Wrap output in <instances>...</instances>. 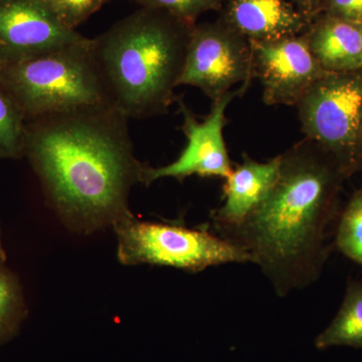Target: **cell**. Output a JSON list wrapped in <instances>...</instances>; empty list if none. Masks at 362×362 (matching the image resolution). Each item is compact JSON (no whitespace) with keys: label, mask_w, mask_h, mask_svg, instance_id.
<instances>
[{"label":"cell","mask_w":362,"mask_h":362,"mask_svg":"<svg viewBox=\"0 0 362 362\" xmlns=\"http://www.w3.org/2000/svg\"><path fill=\"white\" fill-rule=\"evenodd\" d=\"M127 117L111 106L35 119L25 142L59 216L89 230L132 218L131 188L144 164L133 151Z\"/></svg>","instance_id":"obj_1"},{"label":"cell","mask_w":362,"mask_h":362,"mask_svg":"<svg viewBox=\"0 0 362 362\" xmlns=\"http://www.w3.org/2000/svg\"><path fill=\"white\" fill-rule=\"evenodd\" d=\"M280 173L261 206L221 237L251 256L279 297L315 283L327 258L325 230L349 171L305 139L281 154Z\"/></svg>","instance_id":"obj_2"},{"label":"cell","mask_w":362,"mask_h":362,"mask_svg":"<svg viewBox=\"0 0 362 362\" xmlns=\"http://www.w3.org/2000/svg\"><path fill=\"white\" fill-rule=\"evenodd\" d=\"M194 26L139 8L92 39V52L112 106L128 119L168 113L177 100Z\"/></svg>","instance_id":"obj_3"},{"label":"cell","mask_w":362,"mask_h":362,"mask_svg":"<svg viewBox=\"0 0 362 362\" xmlns=\"http://www.w3.org/2000/svg\"><path fill=\"white\" fill-rule=\"evenodd\" d=\"M0 80L18 108L33 119L86 107H113L88 37L30 58L2 62Z\"/></svg>","instance_id":"obj_4"},{"label":"cell","mask_w":362,"mask_h":362,"mask_svg":"<svg viewBox=\"0 0 362 362\" xmlns=\"http://www.w3.org/2000/svg\"><path fill=\"white\" fill-rule=\"evenodd\" d=\"M118 258L124 265L173 267L192 273L232 263H252L251 256L235 243L206 230L168 223L119 221Z\"/></svg>","instance_id":"obj_5"},{"label":"cell","mask_w":362,"mask_h":362,"mask_svg":"<svg viewBox=\"0 0 362 362\" xmlns=\"http://www.w3.org/2000/svg\"><path fill=\"white\" fill-rule=\"evenodd\" d=\"M362 71L327 73L297 102L302 132L347 170L356 168L361 138Z\"/></svg>","instance_id":"obj_6"},{"label":"cell","mask_w":362,"mask_h":362,"mask_svg":"<svg viewBox=\"0 0 362 362\" xmlns=\"http://www.w3.org/2000/svg\"><path fill=\"white\" fill-rule=\"evenodd\" d=\"M252 78V47L246 37L226 23L192 28L180 86L197 88L214 102L240 83L246 90Z\"/></svg>","instance_id":"obj_7"},{"label":"cell","mask_w":362,"mask_h":362,"mask_svg":"<svg viewBox=\"0 0 362 362\" xmlns=\"http://www.w3.org/2000/svg\"><path fill=\"white\" fill-rule=\"evenodd\" d=\"M243 94L242 88L226 93L225 96L213 102L211 112L202 121L182 100H178L183 119L181 129L187 136V146L180 157L168 165L161 168L144 165L141 183L149 185L154 181L168 177L182 180L192 175L226 180L233 170L223 138L226 111L235 97Z\"/></svg>","instance_id":"obj_8"},{"label":"cell","mask_w":362,"mask_h":362,"mask_svg":"<svg viewBox=\"0 0 362 362\" xmlns=\"http://www.w3.org/2000/svg\"><path fill=\"white\" fill-rule=\"evenodd\" d=\"M252 78L263 87L265 104L296 106L310 86L326 75L305 35L268 42H250Z\"/></svg>","instance_id":"obj_9"},{"label":"cell","mask_w":362,"mask_h":362,"mask_svg":"<svg viewBox=\"0 0 362 362\" xmlns=\"http://www.w3.org/2000/svg\"><path fill=\"white\" fill-rule=\"evenodd\" d=\"M87 39L62 25L40 0H0V51L18 61Z\"/></svg>","instance_id":"obj_10"},{"label":"cell","mask_w":362,"mask_h":362,"mask_svg":"<svg viewBox=\"0 0 362 362\" xmlns=\"http://www.w3.org/2000/svg\"><path fill=\"white\" fill-rule=\"evenodd\" d=\"M280 163V156L267 162L245 156L233 168L223 185V204L213 214L218 230L240 225L261 206L278 180Z\"/></svg>","instance_id":"obj_11"},{"label":"cell","mask_w":362,"mask_h":362,"mask_svg":"<svg viewBox=\"0 0 362 362\" xmlns=\"http://www.w3.org/2000/svg\"><path fill=\"white\" fill-rule=\"evenodd\" d=\"M223 23L249 42L300 35L308 18L288 0H228Z\"/></svg>","instance_id":"obj_12"},{"label":"cell","mask_w":362,"mask_h":362,"mask_svg":"<svg viewBox=\"0 0 362 362\" xmlns=\"http://www.w3.org/2000/svg\"><path fill=\"white\" fill-rule=\"evenodd\" d=\"M305 37L326 73L362 71V26L327 14Z\"/></svg>","instance_id":"obj_13"},{"label":"cell","mask_w":362,"mask_h":362,"mask_svg":"<svg viewBox=\"0 0 362 362\" xmlns=\"http://www.w3.org/2000/svg\"><path fill=\"white\" fill-rule=\"evenodd\" d=\"M318 350L349 346L362 349V284L350 281L339 311L329 325L315 338Z\"/></svg>","instance_id":"obj_14"},{"label":"cell","mask_w":362,"mask_h":362,"mask_svg":"<svg viewBox=\"0 0 362 362\" xmlns=\"http://www.w3.org/2000/svg\"><path fill=\"white\" fill-rule=\"evenodd\" d=\"M335 242L344 256L362 267V189L356 192L345 206Z\"/></svg>","instance_id":"obj_15"},{"label":"cell","mask_w":362,"mask_h":362,"mask_svg":"<svg viewBox=\"0 0 362 362\" xmlns=\"http://www.w3.org/2000/svg\"><path fill=\"white\" fill-rule=\"evenodd\" d=\"M25 137L20 108L0 90V156L16 154Z\"/></svg>","instance_id":"obj_16"},{"label":"cell","mask_w":362,"mask_h":362,"mask_svg":"<svg viewBox=\"0 0 362 362\" xmlns=\"http://www.w3.org/2000/svg\"><path fill=\"white\" fill-rule=\"evenodd\" d=\"M140 8L156 9L170 14L192 26L195 21L207 11L221 6V0H132Z\"/></svg>","instance_id":"obj_17"},{"label":"cell","mask_w":362,"mask_h":362,"mask_svg":"<svg viewBox=\"0 0 362 362\" xmlns=\"http://www.w3.org/2000/svg\"><path fill=\"white\" fill-rule=\"evenodd\" d=\"M62 25L76 30L112 0H40Z\"/></svg>","instance_id":"obj_18"},{"label":"cell","mask_w":362,"mask_h":362,"mask_svg":"<svg viewBox=\"0 0 362 362\" xmlns=\"http://www.w3.org/2000/svg\"><path fill=\"white\" fill-rule=\"evenodd\" d=\"M328 16L362 26V0H322Z\"/></svg>","instance_id":"obj_19"},{"label":"cell","mask_w":362,"mask_h":362,"mask_svg":"<svg viewBox=\"0 0 362 362\" xmlns=\"http://www.w3.org/2000/svg\"><path fill=\"white\" fill-rule=\"evenodd\" d=\"M13 295L11 286L4 276L0 274V330L4 327L11 310Z\"/></svg>","instance_id":"obj_20"},{"label":"cell","mask_w":362,"mask_h":362,"mask_svg":"<svg viewBox=\"0 0 362 362\" xmlns=\"http://www.w3.org/2000/svg\"><path fill=\"white\" fill-rule=\"evenodd\" d=\"M298 6H299L300 11H302L307 16L315 13L321 6H322V0H297Z\"/></svg>","instance_id":"obj_21"},{"label":"cell","mask_w":362,"mask_h":362,"mask_svg":"<svg viewBox=\"0 0 362 362\" xmlns=\"http://www.w3.org/2000/svg\"><path fill=\"white\" fill-rule=\"evenodd\" d=\"M356 168H362V136L361 138V141H359L358 146H357V149H356Z\"/></svg>","instance_id":"obj_22"},{"label":"cell","mask_w":362,"mask_h":362,"mask_svg":"<svg viewBox=\"0 0 362 362\" xmlns=\"http://www.w3.org/2000/svg\"><path fill=\"white\" fill-rule=\"evenodd\" d=\"M361 136H362V105H361Z\"/></svg>","instance_id":"obj_23"},{"label":"cell","mask_w":362,"mask_h":362,"mask_svg":"<svg viewBox=\"0 0 362 362\" xmlns=\"http://www.w3.org/2000/svg\"><path fill=\"white\" fill-rule=\"evenodd\" d=\"M0 256H2V249H1V247H0Z\"/></svg>","instance_id":"obj_24"}]
</instances>
